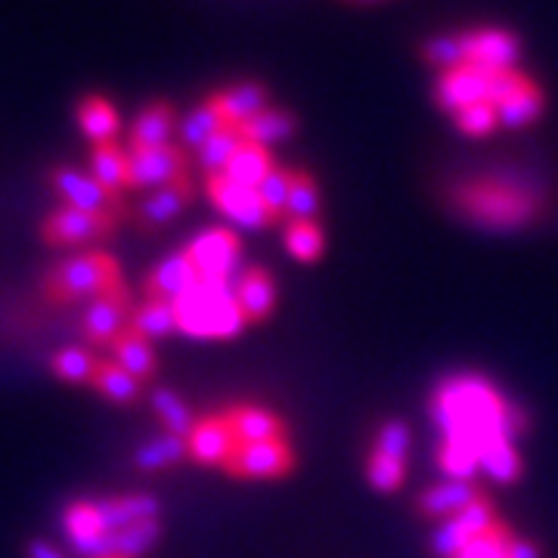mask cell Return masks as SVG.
Returning <instances> with one entry per match:
<instances>
[{
  "label": "cell",
  "mask_w": 558,
  "mask_h": 558,
  "mask_svg": "<svg viewBox=\"0 0 558 558\" xmlns=\"http://www.w3.org/2000/svg\"><path fill=\"white\" fill-rule=\"evenodd\" d=\"M435 100L450 116H457L465 106L487 102V72L478 65H469V62L459 69H450V72H440Z\"/></svg>",
  "instance_id": "obj_14"
},
{
  "label": "cell",
  "mask_w": 558,
  "mask_h": 558,
  "mask_svg": "<svg viewBox=\"0 0 558 558\" xmlns=\"http://www.w3.org/2000/svg\"><path fill=\"white\" fill-rule=\"evenodd\" d=\"M295 447L292 440H260V444H240L223 472L240 481H279L295 472Z\"/></svg>",
  "instance_id": "obj_5"
},
{
  "label": "cell",
  "mask_w": 558,
  "mask_h": 558,
  "mask_svg": "<svg viewBox=\"0 0 558 558\" xmlns=\"http://www.w3.org/2000/svg\"><path fill=\"white\" fill-rule=\"evenodd\" d=\"M112 363L121 366L128 376H134L137 381L153 379L156 369H159L153 341H146L137 332H131V329H124L119 339L112 341Z\"/></svg>",
  "instance_id": "obj_23"
},
{
  "label": "cell",
  "mask_w": 558,
  "mask_h": 558,
  "mask_svg": "<svg viewBox=\"0 0 558 558\" xmlns=\"http://www.w3.org/2000/svg\"><path fill=\"white\" fill-rule=\"evenodd\" d=\"M515 537V531L499 519L494 527H487L484 534H475L462 546V553L457 558H506V549Z\"/></svg>",
  "instance_id": "obj_41"
},
{
  "label": "cell",
  "mask_w": 558,
  "mask_h": 558,
  "mask_svg": "<svg viewBox=\"0 0 558 558\" xmlns=\"http://www.w3.org/2000/svg\"><path fill=\"white\" fill-rule=\"evenodd\" d=\"M50 180H53L57 193L65 199L69 208L94 211V215H119L121 211V202L112 199L90 174H78L72 168H57Z\"/></svg>",
  "instance_id": "obj_16"
},
{
  "label": "cell",
  "mask_w": 558,
  "mask_h": 558,
  "mask_svg": "<svg viewBox=\"0 0 558 558\" xmlns=\"http://www.w3.org/2000/svg\"><path fill=\"white\" fill-rule=\"evenodd\" d=\"M183 252L193 260V267L199 270L202 279L230 286V279L240 267L242 240L230 227H215V230H205L202 236H196Z\"/></svg>",
  "instance_id": "obj_7"
},
{
  "label": "cell",
  "mask_w": 558,
  "mask_h": 558,
  "mask_svg": "<svg viewBox=\"0 0 558 558\" xmlns=\"http://www.w3.org/2000/svg\"><path fill=\"white\" fill-rule=\"evenodd\" d=\"M506 558H543V553H539V546L534 539L515 534L512 543H509V549H506Z\"/></svg>",
  "instance_id": "obj_48"
},
{
  "label": "cell",
  "mask_w": 558,
  "mask_h": 558,
  "mask_svg": "<svg viewBox=\"0 0 558 558\" xmlns=\"http://www.w3.org/2000/svg\"><path fill=\"white\" fill-rule=\"evenodd\" d=\"M97 512L106 531H124L140 521H156L161 502L153 494H124V497L97 499Z\"/></svg>",
  "instance_id": "obj_21"
},
{
  "label": "cell",
  "mask_w": 558,
  "mask_h": 558,
  "mask_svg": "<svg viewBox=\"0 0 558 558\" xmlns=\"http://www.w3.org/2000/svg\"><path fill=\"white\" fill-rule=\"evenodd\" d=\"M524 81L527 78L521 72H515V69H509V72H487V102H494L499 109L512 94H519Z\"/></svg>",
  "instance_id": "obj_47"
},
{
  "label": "cell",
  "mask_w": 558,
  "mask_h": 558,
  "mask_svg": "<svg viewBox=\"0 0 558 558\" xmlns=\"http://www.w3.org/2000/svg\"><path fill=\"white\" fill-rule=\"evenodd\" d=\"M90 178L97 180L112 199H119L121 190L128 186V153L121 149L119 143L94 146V153H90Z\"/></svg>",
  "instance_id": "obj_27"
},
{
  "label": "cell",
  "mask_w": 558,
  "mask_h": 558,
  "mask_svg": "<svg viewBox=\"0 0 558 558\" xmlns=\"http://www.w3.org/2000/svg\"><path fill=\"white\" fill-rule=\"evenodd\" d=\"M299 131V119L286 109H274L267 106L264 112H258L255 119H248L240 128L242 140L248 143H258V146H274V143H282Z\"/></svg>",
  "instance_id": "obj_28"
},
{
  "label": "cell",
  "mask_w": 558,
  "mask_h": 558,
  "mask_svg": "<svg viewBox=\"0 0 558 558\" xmlns=\"http://www.w3.org/2000/svg\"><path fill=\"white\" fill-rule=\"evenodd\" d=\"M410 428L400 422V418H388V422H381L379 432H376V444H373V450H379V453H388V457H400L407 459L410 453Z\"/></svg>",
  "instance_id": "obj_46"
},
{
  "label": "cell",
  "mask_w": 558,
  "mask_h": 558,
  "mask_svg": "<svg viewBox=\"0 0 558 558\" xmlns=\"http://www.w3.org/2000/svg\"><path fill=\"white\" fill-rule=\"evenodd\" d=\"M50 369L53 376L62 381H72V385H90L97 369H100V357L87 348H65L57 357L50 360Z\"/></svg>",
  "instance_id": "obj_37"
},
{
  "label": "cell",
  "mask_w": 558,
  "mask_h": 558,
  "mask_svg": "<svg viewBox=\"0 0 558 558\" xmlns=\"http://www.w3.org/2000/svg\"><path fill=\"white\" fill-rule=\"evenodd\" d=\"M180 459H186V438L168 435V432L159 438L143 440L134 450V465L140 472H165V469L178 465Z\"/></svg>",
  "instance_id": "obj_32"
},
{
  "label": "cell",
  "mask_w": 558,
  "mask_h": 558,
  "mask_svg": "<svg viewBox=\"0 0 558 558\" xmlns=\"http://www.w3.org/2000/svg\"><path fill=\"white\" fill-rule=\"evenodd\" d=\"M236 438L227 425L223 413H211L196 422V428L186 438V459L199 462V465H218L223 469L230 457L236 453Z\"/></svg>",
  "instance_id": "obj_12"
},
{
  "label": "cell",
  "mask_w": 558,
  "mask_h": 558,
  "mask_svg": "<svg viewBox=\"0 0 558 558\" xmlns=\"http://www.w3.org/2000/svg\"><path fill=\"white\" fill-rule=\"evenodd\" d=\"M223 128H227V124H223L220 112L215 109V102L205 100L183 119V124H180V140H183V146L199 149V146H205L215 134H220Z\"/></svg>",
  "instance_id": "obj_39"
},
{
  "label": "cell",
  "mask_w": 558,
  "mask_h": 558,
  "mask_svg": "<svg viewBox=\"0 0 558 558\" xmlns=\"http://www.w3.org/2000/svg\"><path fill=\"white\" fill-rule=\"evenodd\" d=\"M366 481L379 494H398L403 481H407V459L369 450L366 453Z\"/></svg>",
  "instance_id": "obj_38"
},
{
  "label": "cell",
  "mask_w": 558,
  "mask_h": 558,
  "mask_svg": "<svg viewBox=\"0 0 558 558\" xmlns=\"http://www.w3.org/2000/svg\"><path fill=\"white\" fill-rule=\"evenodd\" d=\"M497 112L499 128H512V131L527 128V124H534V121L539 119V112H543V90H539L534 81L527 78L521 84L519 94H512L509 100L499 106Z\"/></svg>",
  "instance_id": "obj_33"
},
{
  "label": "cell",
  "mask_w": 558,
  "mask_h": 558,
  "mask_svg": "<svg viewBox=\"0 0 558 558\" xmlns=\"http://www.w3.org/2000/svg\"><path fill=\"white\" fill-rule=\"evenodd\" d=\"M233 295H236V304H240L248 326L270 319L277 311V282L264 267H245Z\"/></svg>",
  "instance_id": "obj_18"
},
{
  "label": "cell",
  "mask_w": 558,
  "mask_h": 558,
  "mask_svg": "<svg viewBox=\"0 0 558 558\" xmlns=\"http://www.w3.org/2000/svg\"><path fill=\"white\" fill-rule=\"evenodd\" d=\"M131 332H137L146 341L168 339L180 332L178 314H174V304L161 299H146L140 304L137 311H131V323H128Z\"/></svg>",
  "instance_id": "obj_26"
},
{
  "label": "cell",
  "mask_w": 558,
  "mask_h": 558,
  "mask_svg": "<svg viewBox=\"0 0 558 558\" xmlns=\"http://www.w3.org/2000/svg\"><path fill=\"white\" fill-rule=\"evenodd\" d=\"M472 537H475V534H472L462 521L447 519V521H440L438 531L432 534L428 549H432V556L435 558H457L459 553H462V546H465Z\"/></svg>",
  "instance_id": "obj_44"
},
{
  "label": "cell",
  "mask_w": 558,
  "mask_h": 558,
  "mask_svg": "<svg viewBox=\"0 0 558 558\" xmlns=\"http://www.w3.org/2000/svg\"><path fill=\"white\" fill-rule=\"evenodd\" d=\"M149 403H153V410H156V416L161 418V425H165L168 435L190 438V432H193L196 422H199V418L193 416V410L186 407V400L180 398V395H174L171 388H165V385H156V388L149 391Z\"/></svg>",
  "instance_id": "obj_31"
},
{
  "label": "cell",
  "mask_w": 558,
  "mask_h": 558,
  "mask_svg": "<svg viewBox=\"0 0 558 558\" xmlns=\"http://www.w3.org/2000/svg\"><path fill=\"white\" fill-rule=\"evenodd\" d=\"M484 487H478L475 481H440L425 487L416 497V515L432 521H447L457 519L459 512L478 497Z\"/></svg>",
  "instance_id": "obj_17"
},
{
  "label": "cell",
  "mask_w": 558,
  "mask_h": 558,
  "mask_svg": "<svg viewBox=\"0 0 558 558\" xmlns=\"http://www.w3.org/2000/svg\"><path fill=\"white\" fill-rule=\"evenodd\" d=\"M161 539V524L156 521H140L124 531H106L102 534V558H140L146 556Z\"/></svg>",
  "instance_id": "obj_24"
},
{
  "label": "cell",
  "mask_w": 558,
  "mask_h": 558,
  "mask_svg": "<svg viewBox=\"0 0 558 558\" xmlns=\"http://www.w3.org/2000/svg\"><path fill=\"white\" fill-rule=\"evenodd\" d=\"M28 558H65L60 549H53L50 543H44V539H32L28 543Z\"/></svg>",
  "instance_id": "obj_49"
},
{
  "label": "cell",
  "mask_w": 558,
  "mask_h": 558,
  "mask_svg": "<svg viewBox=\"0 0 558 558\" xmlns=\"http://www.w3.org/2000/svg\"><path fill=\"white\" fill-rule=\"evenodd\" d=\"M190 178L186 153L180 146H161V149H128V186L131 190H149V186H171L178 180Z\"/></svg>",
  "instance_id": "obj_8"
},
{
  "label": "cell",
  "mask_w": 558,
  "mask_h": 558,
  "mask_svg": "<svg viewBox=\"0 0 558 558\" xmlns=\"http://www.w3.org/2000/svg\"><path fill=\"white\" fill-rule=\"evenodd\" d=\"M274 168H277V161H274V156H270V149H267V146H258V143L242 140V146L236 149V156H233L230 165L223 168V178L233 180V183H240V186H248V190H258Z\"/></svg>",
  "instance_id": "obj_25"
},
{
  "label": "cell",
  "mask_w": 558,
  "mask_h": 558,
  "mask_svg": "<svg viewBox=\"0 0 558 558\" xmlns=\"http://www.w3.org/2000/svg\"><path fill=\"white\" fill-rule=\"evenodd\" d=\"M447 205L484 233H521L549 215V199L537 183L497 171L457 180L447 190Z\"/></svg>",
  "instance_id": "obj_2"
},
{
  "label": "cell",
  "mask_w": 558,
  "mask_h": 558,
  "mask_svg": "<svg viewBox=\"0 0 558 558\" xmlns=\"http://www.w3.org/2000/svg\"><path fill=\"white\" fill-rule=\"evenodd\" d=\"M202 277L199 270L193 267V260L186 258V252H178V255H171V258H165L146 277V299H161V301H174L180 299V295H186L193 286H199Z\"/></svg>",
  "instance_id": "obj_20"
},
{
  "label": "cell",
  "mask_w": 558,
  "mask_h": 558,
  "mask_svg": "<svg viewBox=\"0 0 558 558\" xmlns=\"http://www.w3.org/2000/svg\"><path fill=\"white\" fill-rule=\"evenodd\" d=\"M131 323V304H128V292L124 286H116L109 292H102L100 299L87 304L84 317H81V332L90 344H109L119 339L121 332Z\"/></svg>",
  "instance_id": "obj_10"
},
{
  "label": "cell",
  "mask_w": 558,
  "mask_h": 558,
  "mask_svg": "<svg viewBox=\"0 0 558 558\" xmlns=\"http://www.w3.org/2000/svg\"><path fill=\"white\" fill-rule=\"evenodd\" d=\"M174 109L168 102H153L140 112V119L131 128V149H161V146H171L174 137Z\"/></svg>",
  "instance_id": "obj_22"
},
{
  "label": "cell",
  "mask_w": 558,
  "mask_h": 558,
  "mask_svg": "<svg viewBox=\"0 0 558 558\" xmlns=\"http://www.w3.org/2000/svg\"><path fill=\"white\" fill-rule=\"evenodd\" d=\"M432 416L440 425V440H457L469 447L478 462L487 444L499 438L519 440L531 428L527 413L509 403L481 376H457L444 381L432 398Z\"/></svg>",
  "instance_id": "obj_1"
},
{
  "label": "cell",
  "mask_w": 558,
  "mask_h": 558,
  "mask_svg": "<svg viewBox=\"0 0 558 558\" xmlns=\"http://www.w3.org/2000/svg\"><path fill=\"white\" fill-rule=\"evenodd\" d=\"M47 295L53 301H78V299H100L102 292L121 286L119 264L112 255L102 252H84L75 258L60 260L47 274Z\"/></svg>",
  "instance_id": "obj_4"
},
{
  "label": "cell",
  "mask_w": 558,
  "mask_h": 558,
  "mask_svg": "<svg viewBox=\"0 0 558 558\" xmlns=\"http://www.w3.org/2000/svg\"><path fill=\"white\" fill-rule=\"evenodd\" d=\"M319 211V183L311 171L292 168V186L286 202V220H317Z\"/></svg>",
  "instance_id": "obj_36"
},
{
  "label": "cell",
  "mask_w": 558,
  "mask_h": 558,
  "mask_svg": "<svg viewBox=\"0 0 558 558\" xmlns=\"http://www.w3.org/2000/svg\"><path fill=\"white\" fill-rule=\"evenodd\" d=\"M205 193H208V199L220 215L230 223L242 227V230H267V227L279 223L277 215H270V208L258 196V190L240 186V183L227 180L223 174L205 178Z\"/></svg>",
  "instance_id": "obj_6"
},
{
  "label": "cell",
  "mask_w": 558,
  "mask_h": 558,
  "mask_svg": "<svg viewBox=\"0 0 558 558\" xmlns=\"http://www.w3.org/2000/svg\"><path fill=\"white\" fill-rule=\"evenodd\" d=\"M208 100L215 102V109L220 112L223 124H227V128H236V131H240L245 121L255 119L258 112H264V109L270 106L267 87L258 84V81H242V84H233V87H227V90L211 94Z\"/></svg>",
  "instance_id": "obj_19"
},
{
  "label": "cell",
  "mask_w": 558,
  "mask_h": 558,
  "mask_svg": "<svg viewBox=\"0 0 558 558\" xmlns=\"http://www.w3.org/2000/svg\"><path fill=\"white\" fill-rule=\"evenodd\" d=\"M223 418L233 432L236 444H260V440H282L289 438L286 418L260 407V403H236L223 410Z\"/></svg>",
  "instance_id": "obj_15"
},
{
  "label": "cell",
  "mask_w": 558,
  "mask_h": 558,
  "mask_svg": "<svg viewBox=\"0 0 558 558\" xmlns=\"http://www.w3.org/2000/svg\"><path fill=\"white\" fill-rule=\"evenodd\" d=\"M422 57L428 65H435L440 72H450L465 65V38L462 35H440L432 38L422 47Z\"/></svg>",
  "instance_id": "obj_42"
},
{
  "label": "cell",
  "mask_w": 558,
  "mask_h": 558,
  "mask_svg": "<svg viewBox=\"0 0 558 558\" xmlns=\"http://www.w3.org/2000/svg\"><path fill=\"white\" fill-rule=\"evenodd\" d=\"M174 314L180 332L190 339H236L248 326L230 286L208 279H202L199 286L174 301Z\"/></svg>",
  "instance_id": "obj_3"
},
{
  "label": "cell",
  "mask_w": 558,
  "mask_h": 558,
  "mask_svg": "<svg viewBox=\"0 0 558 558\" xmlns=\"http://www.w3.org/2000/svg\"><path fill=\"white\" fill-rule=\"evenodd\" d=\"M119 227V215H94V211H78L62 205L50 218L40 223V236L50 245H81V242L102 240L112 236Z\"/></svg>",
  "instance_id": "obj_9"
},
{
  "label": "cell",
  "mask_w": 558,
  "mask_h": 558,
  "mask_svg": "<svg viewBox=\"0 0 558 558\" xmlns=\"http://www.w3.org/2000/svg\"><path fill=\"white\" fill-rule=\"evenodd\" d=\"M282 245L299 264H317L326 252V233L317 220H286Z\"/></svg>",
  "instance_id": "obj_30"
},
{
  "label": "cell",
  "mask_w": 558,
  "mask_h": 558,
  "mask_svg": "<svg viewBox=\"0 0 558 558\" xmlns=\"http://www.w3.org/2000/svg\"><path fill=\"white\" fill-rule=\"evenodd\" d=\"M102 398L119 403V407H131L143 398V381H137L134 376H128L121 366H116L112 360H100V369L90 381Z\"/></svg>",
  "instance_id": "obj_34"
},
{
  "label": "cell",
  "mask_w": 558,
  "mask_h": 558,
  "mask_svg": "<svg viewBox=\"0 0 558 558\" xmlns=\"http://www.w3.org/2000/svg\"><path fill=\"white\" fill-rule=\"evenodd\" d=\"M62 531L69 534V543L106 534V527H102V521H100V512H97V502H90V499H78V502H72V506L65 509V515H62Z\"/></svg>",
  "instance_id": "obj_40"
},
{
  "label": "cell",
  "mask_w": 558,
  "mask_h": 558,
  "mask_svg": "<svg viewBox=\"0 0 558 558\" xmlns=\"http://www.w3.org/2000/svg\"><path fill=\"white\" fill-rule=\"evenodd\" d=\"M465 38V62L478 65L484 72H509L515 69L521 47L509 32L499 28H478L462 35Z\"/></svg>",
  "instance_id": "obj_13"
},
{
  "label": "cell",
  "mask_w": 558,
  "mask_h": 558,
  "mask_svg": "<svg viewBox=\"0 0 558 558\" xmlns=\"http://www.w3.org/2000/svg\"><path fill=\"white\" fill-rule=\"evenodd\" d=\"M453 121L465 137H487L499 128V112L494 102H475V106L459 109Z\"/></svg>",
  "instance_id": "obj_43"
},
{
  "label": "cell",
  "mask_w": 558,
  "mask_h": 558,
  "mask_svg": "<svg viewBox=\"0 0 558 558\" xmlns=\"http://www.w3.org/2000/svg\"><path fill=\"white\" fill-rule=\"evenodd\" d=\"M289 186H292V168H282V165H277V168L267 174V180L258 186V196L264 199V205L270 208V215H277L279 220L286 215Z\"/></svg>",
  "instance_id": "obj_45"
},
{
  "label": "cell",
  "mask_w": 558,
  "mask_h": 558,
  "mask_svg": "<svg viewBox=\"0 0 558 558\" xmlns=\"http://www.w3.org/2000/svg\"><path fill=\"white\" fill-rule=\"evenodd\" d=\"M78 124L84 137L90 140L94 146H106V143H116L119 112H116L112 102L102 100V97H87L78 106Z\"/></svg>",
  "instance_id": "obj_29"
},
{
  "label": "cell",
  "mask_w": 558,
  "mask_h": 558,
  "mask_svg": "<svg viewBox=\"0 0 558 558\" xmlns=\"http://www.w3.org/2000/svg\"><path fill=\"white\" fill-rule=\"evenodd\" d=\"M193 199H196V186H193V180L183 178L178 183H171V186L153 190L137 205L134 220H137V227L143 233H159L168 223H174L193 205Z\"/></svg>",
  "instance_id": "obj_11"
},
{
  "label": "cell",
  "mask_w": 558,
  "mask_h": 558,
  "mask_svg": "<svg viewBox=\"0 0 558 558\" xmlns=\"http://www.w3.org/2000/svg\"><path fill=\"white\" fill-rule=\"evenodd\" d=\"M242 146V134L236 128H223L220 134L208 140L205 146L196 149V165L205 171V178H218L223 174V168L230 165V159L236 156V149Z\"/></svg>",
  "instance_id": "obj_35"
}]
</instances>
